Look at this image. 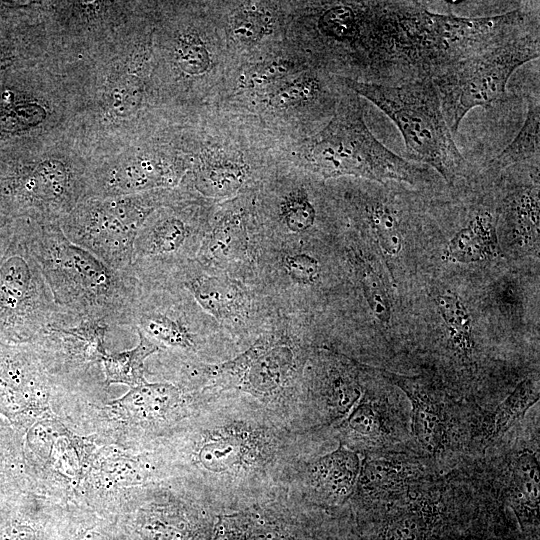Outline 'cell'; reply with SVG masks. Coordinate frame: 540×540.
<instances>
[{"instance_id":"1","label":"cell","mask_w":540,"mask_h":540,"mask_svg":"<svg viewBox=\"0 0 540 540\" xmlns=\"http://www.w3.org/2000/svg\"><path fill=\"white\" fill-rule=\"evenodd\" d=\"M425 1L296 4V49L312 68L340 78L400 85L428 78Z\"/></svg>"},{"instance_id":"2","label":"cell","mask_w":540,"mask_h":540,"mask_svg":"<svg viewBox=\"0 0 540 540\" xmlns=\"http://www.w3.org/2000/svg\"><path fill=\"white\" fill-rule=\"evenodd\" d=\"M155 12L92 54L64 62L78 97L72 137L92 162L174 125L152 77Z\"/></svg>"},{"instance_id":"3","label":"cell","mask_w":540,"mask_h":540,"mask_svg":"<svg viewBox=\"0 0 540 540\" xmlns=\"http://www.w3.org/2000/svg\"><path fill=\"white\" fill-rule=\"evenodd\" d=\"M206 4L157 2L152 32V77L160 103L175 124L202 112L214 76L224 74L227 54L212 36ZM221 77V76H220ZM222 78V77H221Z\"/></svg>"},{"instance_id":"4","label":"cell","mask_w":540,"mask_h":540,"mask_svg":"<svg viewBox=\"0 0 540 540\" xmlns=\"http://www.w3.org/2000/svg\"><path fill=\"white\" fill-rule=\"evenodd\" d=\"M288 157L296 168L322 180L351 176L418 186L434 178L432 169L400 157L375 138L364 120L360 97L347 86L331 119L297 140Z\"/></svg>"},{"instance_id":"5","label":"cell","mask_w":540,"mask_h":540,"mask_svg":"<svg viewBox=\"0 0 540 540\" xmlns=\"http://www.w3.org/2000/svg\"><path fill=\"white\" fill-rule=\"evenodd\" d=\"M32 248L55 304L75 314L128 326L138 281L71 242L60 224L33 223Z\"/></svg>"},{"instance_id":"6","label":"cell","mask_w":540,"mask_h":540,"mask_svg":"<svg viewBox=\"0 0 540 540\" xmlns=\"http://www.w3.org/2000/svg\"><path fill=\"white\" fill-rule=\"evenodd\" d=\"M342 79L350 90L373 103L397 126L411 162L433 169L452 187L468 176L471 165L454 142L431 78L400 85Z\"/></svg>"},{"instance_id":"7","label":"cell","mask_w":540,"mask_h":540,"mask_svg":"<svg viewBox=\"0 0 540 540\" xmlns=\"http://www.w3.org/2000/svg\"><path fill=\"white\" fill-rule=\"evenodd\" d=\"M91 168V159L69 136L26 152L0 177V196L16 216L60 224L86 197Z\"/></svg>"},{"instance_id":"8","label":"cell","mask_w":540,"mask_h":540,"mask_svg":"<svg viewBox=\"0 0 540 540\" xmlns=\"http://www.w3.org/2000/svg\"><path fill=\"white\" fill-rule=\"evenodd\" d=\"M184 190L86 197L60 222L65 236L109 267L131 271L136 236L157 208L184 195Z\"/></svg>"},{"instance_id":"9","label":"cell","mask_w":540,"mask_h":540,"mask_svg":"<svg viewBox=\"0 0 540 540\" xmlns=\"http://www.w3.org/2000/svg\"><path fill=\"white\" fill-rule=\"evenodd\" d=\"M191 161L190 126L171 125L119 153L92 162L86 197L180 188Z\"/></svg>"},{"instance_id":"10","label":"cell","mask_w":540,"mask_h":540,"mask_svg":"<svg viewBox=\"0 0 540 540\" xmlns=\"http://www.w3.org/2000/svg\"><path fill=\"white\" fill-rule=\"evenodd\" d=\"M540 29L534 25L481 53L462 60L433 78L447 125L455 135L465 115L508 98L512 74L539 58Z\"/></svg>"},{"instance_id":"11","label":"cell","mask_w":540,"mask_h":540,"mask_svg":"<svg viewBox=\"0 0 540 540\" xmlns=\"http://www.w3.org/2000/svg\"><path fill=\"white\" fill-rule=\"evenodd\" d=\"M34 221L14 234L0 258V336L33 341L57 310L32 248Z\"/></svg>"},{"instance_id":"12","label":"cell","mask_w":540,"mask_h":540,"mask_svg":"<svg viewBox=\"0 0 540 540\" xmlns=\"http://www.w3.org/2000/svg\"><path fill=\"white\" fill-rule=\"evenodd\" d=\"M154 1H43L54 54L63 62L85 57L143 21Z\"/></svg>"},{"instance_id":"13","label":"cell","mask_w":540,"mask_h":540,"mask_svg":"<svg viewBox=\"0 0 540 540\" xmlns=\"http://www.w3.org/2000/svg\"><path fill=\"white\" fill-rule=\"evenodd\" d=\"M246 140H237L233 133L212 134L202 115L193 126L191 169L182 188L208 198L237 194L251 180L257 167L253 164L266 157L259 154L262 148H251Z\"/></svg>"},{"instance_id":"14","label":"cell","mask_w":540,"mask_h":540,"mask_svg":"<svg viewBox=\"0 0 540 540\" xmlns=\"http://www.w3.org/2000/svg\"><path fill=\"white\" fill-rule=\"evenodd\" d=\"M345 88L342 78L310 68L243 97L261 115L295 117L307 137L331 119Z\"/></svg>"},{"instance_id":"15","label":"cell","mask_w":540,"mask_h":540,"mask_svg":"<svg viewBox=\"0 0 540 540\" xmlns=\"http://www.w3.org/2000/svg\"><path fill=\"white\" fill-rule=\"evenodd\" d=\"M193 194L157 208L140 228L134 243L131 272L137 280L161 276L189 250L196 231Z\"/></svg>"},{"instance_id":"16","label":"cell","mask_w":540,"mask_h":540,"mask_svg":"<svg viewBox=\"0 0 540 540\" xmlns=\"http://www.w3.org/2000/svg\"><path fill=\"white\" fill-rule=\"evenodd\" d=\"M110 325L57 306L48 324L34 338L45 362L63 372H81L106 355L105 336Z\"/></svg>"},{"instance_id":"17","label":"cell","mask_w":540,"mask_h":540,"mask_svg":"<svg viewBox=\"0 0 540 540\" xmlns=\"http://www.w3.org/2000/svg\"><path fill=\"white\" fill-rule=\"evenodd\" d=\"M400 388L411 403L412 432L430 455L440 452L447 430V418L439 394L421 376H405L386 369L370 367Z\"/></svg>"},{"instance_id":"18","label":"cell","mask_w":540,"mask_h":540,"mask_svg":"<svg viewBox=\"0 0 540 540\" xmlns=\"http://www.w3.org/2000/svg\"><path fill=\"white\" fill-rule=\"evenodd\" d=\"M293 363L291 347L273 336L261 337L246 352L221 366L236 373L247 389L269 393L280 387Z\"/></svg>"},{"instance_id":"19","label":"cell","mask_w":540,"mask_h":540,"mask_svg":"<svg viewBox=\"0 0 540 540\" xmlns=\"http://www.w3.org/2000/svg\"><path fill=\"white\" fill-rule=\"evenodd\" d=\"M177 281L195 301L221 322H235L247 317L250 300L237 281L198 273L191 267L179 268Z\"/></svg>"},{"instance_id":"20","label":"cell","mask_w":540,"mask_h":540,"mask_svg":"<svg viewBox=\"0 0 540 540\" xmlns=\"http://www.w3.org/2000/svg\"><path fill=\"white\" fill-rule=\"evenodd\" d=\"M279 3L239 1L230 3L222 22L229 51H248L270 39L278 32L281 20Z\"/></svg>"},{"instance_id":"21","label":"cell","mask_w":540,"mask_h":540,"mask_svg":"<svg viewBox=\"0 0 540 540\" xmlns=\"http://www.w3.org/2000/svg\"><path fill=\"white\" fill-rule=\"evenodd\" d=\"M312 68L296 50L277 49L237 65L230 80L235 94H252L272 86L287 77Z\"/></svg>"},{"instance_id":"22","label":"cell","mask_w":540,"mask_h":540,"mask_svg":"<svg viewBox=\"0 0 540 540\" xmlns=\"http://www.w3.org/2000/svg\"><path fill=\"white\" fill-rule=\"evenodd\" d=\"M497 216L491 208H476L466 225L448 242L445 258L452 262L471 263L500 255Z\"/></svg>"},{"instance_id":"23","label":"cell","mask_w":540,"mask_h":540,"mask_svg":"<svg viewBox=\"0 0 540 540\" xmlns=\"http://www.w3.org/2000/svg\"><path fill=\"white\" fill-rule=\"evenodd\" d=\"M539 464L531 451L521 452L513 461L510 502L521 529L539 525Z\"/></svg>"},{"instance_id":"24","label":"cell","mask_w":540,"mask_h":540,"mask_svg":"<svg viewBox=\"0 0 540 540\" xmlns=\"http://www.w3.org/2000/svg\"><path fill=\"white\" fill-rule=\"evenodd\" d=\"M247 244L246 214L238 209L228 210L215 223L200 256L209 262L235 261L245 256Z\"/></svg>"},{"instance_id":"25","label":"cell","mask_w":540,"mask_h":540,"mask_svg":"<svg viewBox=\"0 0 540 540\" xmlns=\"http://www.w3.org/2000/svg\"><path fill=\"white\" fill-rule=\"evenodd\" d=\"M539 162L540 101L538 95H532L527 99L526 118L519 133L513 141H511L495 158L490 160L485 167L493 172H500L512 166L539 164Z\"/></svg>"},{"instance_id":"26","label":"cell","mask_w":540,"mask_h":540,"mask_svg":"<svg viewBox=\"0 0 540 540\" xmlns=\"http://www.w3.org/2000/svg\"><path fill=\"white\" fill-rule=\"evenodd\" d=\"M360 468L358 455L341 445L318 460L314 470L317 488L334 501L344 500L352 493Z\"/></svg>"},{"instance_id":"27","label":"cell","mask_w":540,"mask_h":540,"mask_svg":"<svg viewBox=\"0 0 540 540\" xmlns=\"http://www.w3.org/2000/svg\"><path fill=\"white\" fill-rule=\"evenodd\" d=\"M418 468L405 460L385 455L361 464L358 483L370 493L403 487L418 475Z\"/></svg>"},{"instance_id":"28","label":"cell","mask_w":540,"mask_h":540,"mask_svg":"<svg viewBox=\"0 0 540 540\" xmlns=\"http://www.w3.org/2000/svg\"><path fill=\"white\" fill-rule=\"evenodd\" d=\"M180 398L179 390L168 383H148L132 387L113 405L138 418H155L166 413Z\"/></svg>"},{"instance_id":"29","label":"cell","mask_w":540,"mask_h":540,"mask_svg":"<svg viewBox=\"0 0 540 540\" xmlns=\"http://www.w3.org/2000/svg\"><path fill=\"white\" fill-rule=\"evenodd\" d=\"M138 333V345L127 351L106 354L103 359L105 383H122L135 387L146 382L144 361L160 348L143 334Z\"/></svg>"},{"instance_id":"30","label":"cell","mask_w":540,"mask_h":540,"mask_svg":"<svg viewBox=\"0 0 540 540\" xmlns=\"http://www.w3.org/2000/svg\"><path fill=\"white\" fill-rule=\"evenodd\" d=\"M347 436L367 448H383L389 439L384 410L365 396L343 424Z\"/></svg>"},{"instance_id":"31","label":"cell","mask_w":540,"mask_h":540,"mask_svg":"<svg viewBox=\"0 0 540 540\" xmlns=\"http://www.w3.org/2000/svg\"><path fill=\"white\" fill-rule=\"evenodd\" d=\"M538 400V380L527 377L518 383L495 411L490 440L501 438Z\"/></svg>"},{"instance_id":"32","label":"cell","mask_w":540,"mask_h":540,"mask_svg":"<svg viewBox=\"0 0 540 540\" xmlns=\"http://www.w3.org/2000/svg\"><path fill=\"white\" fill-rule=\"evenodd\" d=\"M278 217L292 233H304L315 225L318 211L305 185L298 184L282 196Z\"/></svg>"},{"instance_id":"33","label":"cell","mask_w":540,"mask_h":540,"mask_svg":"<svg viewBox=\"0 0 540 540\" xmlns=\"http://www.w3.org/2000/svg\"><path fill=\"white\" fill-rule=\"evenodd\" d=\"M436 305L442 316L455 347L464 355H469L474 346L470 314L460 298L451 292L439 295Z\"/></svg>"},{"instance_id":"34","label":"cell","mask_w":540,"mask_h":540,"mask_svg":"<svg viewBox=\"0 0 540 540\" xmlns=\"http://www.w3.org/2000/svg\"><path fill=\"white\" fill-rule=\"evenodd\" d=\"M353 264L371 311L379 321L388 323L391 317V303L380 275L358 255L354 256Z\"/></svg>"},{"instance_id":"35","label":"cell","mask_w":540,"mask_h":540,"mask_svg":"<svg viewBox=\"0 0 540 540\" xmlns=\"http://www.w3.org/2000/svg\"><path fill=\"white\" fill-rule=\"evenodd\" d=\"M383 540H424V523L412 513L392 518L383 530Z\"/></svg>"},{"instance_id":"36","label":"cell","mask_w":540,"mask_h":540,"mask_svg":"<svg viewBox=\"0 0 540 540\" xmlns=\"http://www.w3.org/2000/svg\"><path fill=\"white\" fill-rule=\"evenodd\" d=\"M286 274L296 283L310 285L319 277L317 259L307 253L289 254L284 259Z\"/></svg>"},{"instance_id":"37","label":"cell","mask_w":540,"mask_h":540,"mask_svg":"<svg viewBox=\"0 0 540 540\" xmlns=\"http://www.w3.org/2000/svg\"><path fill=\"white\" fill-rule=\"evenodd\" d=\"M0 540H35V533L28 525L13 521L0 527Z\"/></svg>"}]
</instances>
